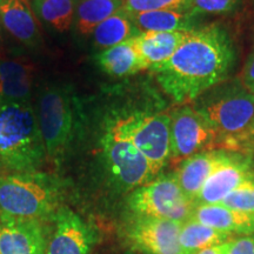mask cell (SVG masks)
Segmentation results:
<instances>
[{"label":"cell","mask_w":254,"mask_h":254,"mask_svg":"<svg viewBox=\"0 0 254 254\" xmlns=\"http://www.w3.org/2000/svg\"><path fill=\"white\" fill-rule=\"evenodd\" d=\"M184 222L151 217H135L127 236L144 254H184L179 234Z\"/></svg>","instance_id":"30bf717a"},{"label":"cell","mask_w":254,"mask_h":254,"mask_svg":"<svg viewBox=\"0 0 254 254\" xmlns=\"http://www.w3.org/2000/svg\"><path fill=\"white\" fill-rule=\"evenodd\" d=\"M198 111L219 138L236 144L254 126V94L249 91L228 92Z\"/></svg>","instance_id":"ba28073f"},{"label":"cell","mask_w":254,"mask_h":254,"mask_svg":"<svg viewBox=\"0 0 254 254\" xmlns=\"http://www.w3.org/2000/svg\"><path fill=\"white\" fill-rule=\"evenodd\" d=\"M237 0H189V11L193 14L227 13L236 7Z\"/></svg>","instance_id":"4316f807"},{"label":"cell","mask_w":254,"mask_h":254,"mask_svg":"<svg viewBox=\"0 0 254 254\" xmlns=\"http://www.w3.org/2000/svg\"><path fill=\"white\" fill-rule=\"evenodd\" d=\"M225 155H226L225 152L219 151L200 152L185 159L177 173H174L183 192L194 204L206 180L213 172L214 168L221 163Z\"/></svg>","instance_id":"9a60e30c"},{"label":"cell","mask_w":254,"mask_h":254,"mask_svg":"<svg viewBox=\"0 0 254 254\" xmlns=\"http://www.w3.org/2000/svg\"><path fill=\"white\" fill-rule=\"evenodd\" d=\"M38 123L46 154L56 159L65 153L74 136V109L71 90L47 87L38 103Z\"/></svg>","instance_id":"277c9868"},{"label":"cell","mask_w":254,"mask_h":254,"mask_svg":"<svg viewBox=\"0 0 254 254\" xmlns=\"http://www.w3.org/2000/svg\"><path fill=\"white\" fill-rule=\"evenodd\" d=\"M103 147L111 176L124 190H134L153 180L151 164L116 125L105 134Z\"/></svg>","instance_id":"8992f818"},{"label":"cell","mask_w":254,"mask_h":254,"mask_svg":"<svg viewBox=\"0 0 254 254\" xmlns=\"http://www.w3.org/2000/svg\"><path fill=\"white\" fill-rule=\"evenodd\" d=\"M234 63L227 33L218 26L186 32L172 58L155 69L158 81L177 103L192 100L226 78Z\"/></svg>","instance_id":"6da1fadb"},{"label":"cell","mask_w":254,"mask_h":254,"mask_svg":"<svg viewBox=\"0 0 254 254\" xmlns=\"http://www.w3.org/2000/svg\"><path fill=\"white\" fill-rule=\"evenodd\" d=\"M189 0H124V11L128 14L160 9H187Z\"/></svg>","instance_id":"484cf974"},{"label":"cell","mask_w":254,"mask_h":254,"mask_svg":"<svg viewBox=\"0 0 254 254\" xmlns=\"http://www.w3.org/2000/svg\"><path fill=\"white\" fill-rule=\"evenodd\" d=\"M128 206L136 217L185 222L192 215L195 204L183 192L176 176L167 174L133 190Z\"/></svg>","instance_id":"5b68a950"},{"label":"cell","mask_w":254,"mask_h":254,"mask_svg":"<svg viewBox=\"0 0 254 254\" xmlns=\"http://www.w3.org/2000/svg\"><path fill=\"white\" fill-rule=\"evenodd\" d=\"M232 237L233 234L217 231L189 219L184 222L180 230L179 243L184 254H194L208 247L227 243L232 239Z\"/></svg>","instance_id":"44dd1931"},{"label":"cell","mask_w":254,"mask_h":254,"mask_svg":"<svg viewBox=\"0 0 254 254\" xmlns=\"http://www.w3.org/2000/svg\"><path fill=\"white\" fill-rule=\"evenodd\" d=\"M225 244H226V243H225ZM225 244H221V245L213 246V247H208V249L201 250V251H199V252H196L194 254H224Z\"/></svg>","instance_id":"f546056e"},{"label":"cell","mask_w":254,"mask_h":254,"mask_svg":"<svg viewBox=\"0 0 254 254\" xmlns=\"http://www.w3.org/2000/svg\"><path fill=\"white\" fill-rule=\"evenodd\" d=\"M224 254H254V233L232 238L225 244Z\"/></svg>","instance_id":"83f0119b"},{"label":"cell","mask_w":254,"mask_h":254,"mask_svg":"<svg viewBox=\"0 0 254 254\" xmlns=\"http://www.w3.org/2000/svg\"><path fill=\"white\" fill-rule=\"evenodd\" d=\"M190 219L225 233H254L253 215L234 211L220 204L195 205Z\"/></svg>","instance_id":"2e32d148"},{"label":"cell","mask_w":254,"mask_h":254,"mask_svg":"<svg viewBox=\"0 0 254 254\" xmlns=\"http://www.w3.org/2000/svg\"><path fill=\"white\" fill-rule=\"evenodd\" d=\"M218 133L198 110L185 106L171 117V158L187 159L211 147Z\"/></svg>","instance_id":"9c48e42d"},{"label":"cell","mask_w":254,"mask_h":254,"mask_svg":"<svg viewBox=\"0 0 254 254\" xmlns=\"http://www.w3.org/2000/svg\"><path fill=\"white\" fill-rule=\"evenodd\" d=\"M33 11L44 23L59 32L68 31L74 23L73 0H33Z\"/></svg>","instance_id":"cb8c5ba5"},{"label":"cell","mask_w":254,"mask_h":254,"mask_svg":"<svg viewBox=\"0 0 254 254\" xmlns=\"http://www.w3.org/2000/svg\"><path fill=\"white\" fill-rule=\"evenodd\" d=\"M92 34L95 46L106 50L132 39L138 36L139 32L133 25L129 15L122 8L98 25Z\"/></svg>","instance_id":"603a6c76"},{"label":"cell","mask_w":254,"mask_h":254,"mask_svg":"<svg viewBox=\"0 0 254 254\" xmlns=\"http://www.w3.org/2000/svg\"><path fill=\"white\" fill-rule=\"evenodd\" d=\"M53 222L55 230L47 240L46 254H91L95 234L77 213L59 207Z\"/></svg>","instance_id":"8fae6325"},{"label":"cell","mask_w":254,"mask_h":254,"mask_svg":"<svg viewBox=\"0 0 254 254\" xmlns=\"http://www.w3.org/2000/svg\"><path fill=\"white\" fill-rule=\"evenodd\" d=\"M62 185L45 173H14L0 178V214L18 219H40L58 211Z\"/></svg>","instance_id":"3957f363"},{"label":"cell","mask_w":254,"mask_h":254,"mask_svg":"<svg viewBox=\"0 0 254 254\" xmlns=\"http://www.w3.org/2000/svg\"><path fill=\"white\" fill-rule=\"evenodd\" d=\"M32 67L20 60H0V100L30 101Z\"/></svg>","instance_id":"d6986e66"},{"label":"cell","mask_w":254,"mask_h":254,"mask_svg":"<svg viewBox=\"0 0 254 254\" xmlns=\"http://www.w3.org/2000/svg\"><path fill=\"white\" fill-rule=\"evenodd\" d=\"M0 1H1V0H0Z\"/></svg>","instance_id":"1f68e13d"},{"label":"cell","mask_w":254,"mask_h":254,"mask_svg":"<svg viewBox=\"0 0 254 254\" xmlns=\"http://www.w3.org/2000/svg\"><path fill=\"white\" fill-rule=\"evenodd\" d=\"M254 174L249 161L238 155L227 154L214 168L195 199V205L220 204L233 190Z\"/></svg>","instance_id":"4fadbf2b"},{"label":"cell","mask_w":254,"mask_h":254,"mask_svg":"<svg viewBox=\"0 0 254 254\" xmlns=\"http://www.w3.org/2000/svg\"><path fill=\"white\" fill-rule=\"evenodd\" d=\"M0 24L24 45L28 47L39 45V25L30 0H1Z\"/></svg>","instance_id":"5bb4252c"},{"label":"cell","mask_w":254,"mask_h":254,"mask_svg":"<svg viewBox=\"0 0 254 254\" xmlns=\"http://www.w3.org/2000/svg\"><path fill=\"white\" fill-rule=\"evenodd\" d=\"M114 125L144 154L157 176L171 158V117L141 114Z\"/></svg>","instance_id":"52a82bcc"},{"label":"cell","mask_w":254,"mask_h":254,"mask_svg":"<svg viewBox=\"0 0 254 254\" xmlns=\"http://www.w3.org/2000/svg\"><path fill=\"white\" fill-rule=\"evenodd\" d=\"M186 32H144L133 37L146 68L157 69L172 58Z\"/></svg>","instance_id":"e0dca14e"},{"label":"cell","mask_w":254,"mask_h":254,"mask_svg":"<svg viewBox=\"0 0 254 254\" xmlns=\"http://www.w3.org/2000/svg\"><path fill=\"white\" fill-rule=\"evenodd\" d=\"M73 1H74V2H75V4H77V2H79V1H80V0H73Z\"/></svg>","instance_id":"4dcf8cb0"},{"label":"cell","mask_w":254,"mask_h":254,"mask_svg":"<svg viewBox=\"0 0 254 254\" xmlns=\"http://www.w3.org/2000/svg\"><path fill=\"white\" fill-rule=\"evenodd\" d=\"M47 236L40 220L0 214V254H46Z\"/></svg>","instance_id":"7c38bea8"},{"label":"cell","mask_w":254,"mask_h":254,"mask_svg":"<svg viewBox=\"0 0 254 254\" xmlns=\"http://www.w3.org/2000/svg\"><path fill=\"white\" fill-rule=\"evenodd\" d=\"M243 81L247 91L254 94V52L247 60L246 66L244 67L243 72Z\"/></svg>","instance_id":"f1b7e54d"},{"label":"cell","mask_w":254,"mask_h":254,"mask_svg":"<svg viewBox=\"0 0 254 254\" xmlns=\"http://www.w3.org/2000/svg\"><path fill=\"white\" fill-rule=\"evenodd\" d=\"M46 155L30 101L0 100V163L17 173L36 172Z\"/></svg>","instance_id":"7a4b0ae2"},{"label":"cell","mask_w":254,"mask_h":254,"mask_svg":"<svg viewBox=\"0 0 254 254\" xmlns=\"http://www.w3.org/2000/svg\"><path fill=\"white\" fill-rule=\"evenodd\" d=\"M123 7L124 0H80L75 5V27L82 36H88L98 25Z\"/></svg>","instance_id":"7402d4cb"},{"label":"cell","mask_w":254,"mask_h":254,"mask_svg":"<svg viewBox=\"0 0 254 254\" xmlns=\"http://www.w3.org/2000/svg\"><path fill=\"white\" fill-rule=\"evenodd\" d=\"M97 62L107 74L113 77H125L146 69L145 64L135 49L133 38L104 50L97 56Z\"/></svg>","instance_id":"ffe728a7"},{"label":"cell","mask_w":254,"mask_h":254,"mask_svg":"<svg viewBox=\"0 0 254 254\" xmlns=\"http://www.w3.org/2000/svg\"><path fill=\"white\" fill-rule=\"evenodd\" d=\"M128 15L139 33L189 32L193 30L194 14L187 9H160V11L141 12V13Z\"/></svg>","instance_id":"ac0fdd59"},{"label":"cell","mask_w":254,"mask_h":254,"mask_svg":"<svg viewBox=\"0 0 254 254\" xmlns=\"http://www.w3.org/2000/svg\"><path fill=\"white\" fill-rule=\"evenodd\" d=\"M220 205L254 217V176L225 196Z\"/></svg>","instance_id":"d4e9b609"}]
</instances>
